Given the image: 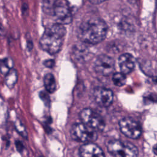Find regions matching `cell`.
<instances>
[{"instance_id":"cell-1","label":"cell","mask_w":157,"mask_h":157,"mask_svg":"<svg viewBox=\"0 0 157 157\" xmlns=\"http://www.w3.org/2000/svg\"><path fill=\"white\" fill-rule=\"evenodd\" d=\"M107 29V25L102 19L92 17L81 23L78 29V36L84 43L97 44L105 38Z\"/></svg>"},{"instance_id":"cell-2","label":"cell","mask_w":157,"mask_h":157,"mask_svg":"<svg viewBox=\"0 0 157 157\" xmlns=\"http://www.w3.org/2000/svg\"><path fill=\"white\" fill-rule=\"evenodd\" d=\"M66 33L63 25L55 23L48 26L39 40L43 50L50 55H55L61 50Z\"/></svg>"},{"instance_id":"cell-3","label":"cell","mask_w":157,"mask_h":157,"mask_svg":"<svg viewBox=\"0 0 157 157\" xmlns=\"http://www.w3.org/2000/svg\"><path fill=\"white\" fill-rule=\"evenodd\" d=\"M107 151L112 155L118 157H134L138 155L137 148L129 142L111 140L107 142Z\"/></svg>"},{"instance_id":"cell-4","label":"cell","mask_w":157,"mask_h":157,"mask_svg":"<svg viewBox=\"0 0 157 157\" xmlns=\"http://www.w3.org/2000/svg\"><path fill=\"white\" fill-rule=\"evenodd\" d=\"M72 139L80 142H93L98 138L97 131L83 123H77L71 129Z\"/></svg>"},{"instance_id":"cell-5","label":"cell","mask_w":157,"mask_h":157,"mask_svg":"<svg viewBox=\"0 0 157 157\" xmlns=\"http://www.w3.org/2000/svg\"><path fill=\"white\" fill-rule=\"evenodd\" d=\"M80 117L83 123L96 131H101L105 128V121L102 116L90 108L83 109Z\"/></svg>"},{"instance_id":"cell-6","label":"cell","mask_w":157,"mask_h":157,"mask_svg":"<svg viewBox=\"0 0 157 157\" xmlns=\"http://www.w3.org/2000/svg\"><path fill=\"white\" fill-rule=\"evenodd\" d=\"M51 17H53L55 23L63 25L70 23L72 20V15L67 2L64 0H57Z\"/></svg>"},{"instance_id":"cell-7","label":"cell","mask_w":157,"mask_h":157,"mask_svg":"<svg viewBox=\"0 0 157 157\" xmlns=\"http://www.w3.org/2000/svg\"><path fill=\"white\" fill-rule=\"evenodd\" d=\"M121 132L126 137L136 139L142 134V128L139 123L134 119L129 117L122 118L119 121Z\"/></svg>"},{"instance_id":"cell-8","label":"cell","mask_w":157,"mask_h":157,"mask_svg":"<svg viewBox=\"0 0 157 157\" xmlns=\"http://www.w3.org/2000/svg\"><path fill=\"white\" fill-rule=\"evenodd\" d=\"M94 68L97 73L102 75H109L115 69L114 59L108 55H100L94 61Z\"/></svg>"},{"instance_id":"cell-9","label":"cell","mask_w":157,"mask_h":157,"mask_svg":"<svg viewBox=\"0 0 157 157\" xmlns=\"http://www.w3.org/2000/svg\"><path fill=\"white\" fill-rule=\"evenodd\" d=\"M93 94L94 101L101 107H109L113 102V94L110 89L96 87L94 89Z\"/></svg>"},{"instance_id":"cell-10","label":"cell","mask_w":157,"mask_h":157,"mask_svg":"<svg viewBox=\"0 0 157 157\" xmlns=\"http://www.w3.org/2000/svg\"><path fill=\"white\" fill-rule=\"evenodd\" d=\"M118 63L121 72L124 74L131 73L135 67V59L130 53L121 55L118 58Z\"/></svg>"},{"instance_id":"cell-11","label":"cell","mask_w":157,"mask_h":157,"mask_svg":"<svg viewBox=\"0 0 157 157\" xmlns=\"http://www.w3.org/2000/svg\"><path fill=\"white\" fill-rule=\"evenodd\" d=\"M79 154L84 157L105 156L102 150L93 142H87L82 145L79 149Z\"/></svg>"},{"instance_id":"cell-12","label":"cell","mask_w":157,"mask_h":157,"mask_svg":"<svg viewBox=\"0 0 157 157\" xmlns=\"http://www.w3.org/2000/svg\"><path fill=\"white\" fill-rule=\"evenodd\" d=\"M5 75L6 85L9 89L13 88L18 80V73L17 70L13 67L10 69Z\"/></svg>"},{"instance_id":"cell-13","label":"cell","mask_w":157,"mask_h":157,"mask_svg":"<svg viewBox=\"0 0 157 157\" xmlns=\"http://www.w3.org/2000/svg\"><path fill=\"white\" fill-rule=\"evenodd\" d=\"M44 86L47 91L49 93H53L56 90V82L53 74L48 73L45 75L44 77Z\"/></svg>"},{"instance_id":"cell-14","label":"cell","mask_w":157,"mask_h":157,"mask_svg":"<svg viewBox=\"0 0 157 157\" xmlns=\"http://www.w3.org/2000/svg\"><path fill=\"white\" fill-rule=\"evenodd\" d=\"M57 0H42V7L43 12L51 16L54 6H55Z\"/></svg>"},{"instance_id":"cell-15","label":"cell","mask_w":157,"mask_h":157,"mask_svg":"<svg viewBox=\"0 0 157 157\" xmlns=\"http://www.w3.org/2000/svg\"><path fill=\"white\" fill-rule=\"evenodd\" d=\"M112 81L114 85L117 86H123L126 82L125 74H124L122 72L115 73L112 77Z\"/></svg>"},{"instance_id":"cell-16","label":"cell","mask_w":157,"mask_h":157,"mask_svg":"<svg viewBox=\"0 0 157 157\" xmlns=\"http://www.w3.org/2000/svg\"><path fill=\"white\" fill-rule=\"evenodd\" d=\"M14 127H15V129L17 131V132L21 136H22L25 139L28 138V133H27L26 128L20 120L17 119L15 120V121L14 123Z\"/></svg>"},{"instance_id":"cell-17","label":"cell","mask_w":157,"mask_h":157,"mask_svg":"<svg viewBox=\"0 0 157 157\" xmlns=\"http://www.w3.org/2000/svg\"><path fill=\"white\" fill-rule=\"evenodd\" d=\"M2 62H3L9 68L12 69L13 67V61L12 58H4L2 61Z\"/></svg>"},{"instance_id":"cell-18","label":"cell","mask_w":157,"mask_h":157,"mask_svg":"<svg viewBox=\"0 0 157 157\" xmlns=\"http://www.w3.org/2000/svg\"><path fill=\"white\" fill-rule=\"evenodd\" d=\"M10 69L3 62H0V72L1 74L6 75Z\"/></svg>"},{"instance_id":"cell-19","label":"cell","mask_w":157,"mask_h":157,"mask_svg":"<svg viewBox=\"0 0 157 157\" xmlns=\"http://www.w3.org/2000/svg\"><path fill=\"white\" fill-rule=\"evenodd\" d=\"M15 147L19 153H21L24 150V146L21 143V142L20 140H16L15 142Z\"/></svg>"},{"instance_id":"cell-20","label":"cell","mask_w":157,"mask_h":157,"mask_svg":"<svg viewBox=\"0 0 157 157\" xmlns=\"http://www.w3.org/2000/svg\"><path fill=\"white\" fill-rule=\"evenodd\" d=\"M55 64V61L53 59H48V60H45L44 62V65H45L46 67H49V68H52L53 67Z\"/></svg>"},{"instance_id":"cell-21","label":"cell","mask_w":157,"mask_h":157,"mask_svg":"<svg viewBox=\"0 0 157 157\" xmlns=\"http://www.w3.org/2000/svg\"><path fill=\"white\" fill-rule=\"evenodd\" d=\"M21 11L23 15H25L28 13V6L26 3H23L21 7Z\"/></svg>"},{"instance_id":"cell-22","label":"cell","mask_w":157,"mask_h":157,"mask_svg":"<svg viewBox=\"0 0 157 157\" xmlns=\"http://www.w3.org/2000/svg\"><path fill=\"white\" fill-rule=\"evenodd\" d=\"M88 1L93 4H99L102 2H104V1H105L107 0H88Z\"/></svg>"},{"instance_id":"cell-23","label":"cell","mask_w":157,"mask_h":157,"mask_svg":"<svg viewBox=\"0 0 157 157\" xmlns=\"http://www.w3.org/2000/svg\"><path fill=\"white\" fill-rule=\"evenodd\" d=\"M4 33V28L2 26V25L0 23V34L1 35H2Z\"/></svg>"},{"instance_id":"cell-24","label":"cell","mask_w":157,"mask_h":157,"mask_svg":"<svg viewBox=\"0 0 157 157\" xmlns=\"http://www.w3.org/2000/svg\"><path fill=\"white\" fill-rule=\"evenodd\" d=\"M153 152L155 155H156V145H155V146L153 147Z\"/></svg>"}]
</instances>
